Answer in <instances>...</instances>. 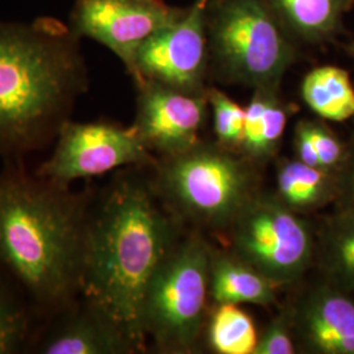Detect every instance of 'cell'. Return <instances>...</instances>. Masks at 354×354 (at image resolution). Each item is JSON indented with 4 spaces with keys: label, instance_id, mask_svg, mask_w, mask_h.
Returning <instances> with one entry per match:
<instances>
[{
    "label": "cell",
    "instance_id": "1",
    "mask_svg": "<svg viewBox=\"0 0 354 354\" xmlns=\"http://www.w3.org/2000/svg\"><path fill=\"white\" fill-rule=\"evenodd\" d=\"M178 241V219L150 177L125 172L89 206L80 295L99 307L133 342L147 349L142 304L152 276Z\"/></svg>",
    "mask_w": 354,
    "mask_h": 354
},
{
    "label": "cell",
    "instance_id": "2",
    "mask_svg": "<svg viewBox=\"0 0 354 354\" xmlns=\"http://www.w3.org/2000/svg\"><path fill=\"white\" fill-rule=\"evenodd\" d=\"M96 189L61 187L21 160L0 171V273L39 320L80 295L89 206Z\"/></svg>",
    "mask_w": 354,
    "mask_h": 354
},
{
    "label": "cell",
    "instance_id": "3",
    "mask_svg": "<svg viewBox=\"0 0 354 354\" xmlns=\"http://www.w3.org/2000/svg\"><path fill=\"white\" fill-rule=\"evenodd\" d=\"M88 88L79 37L59 20L0 23V158L24 160L54 142Z\"/></svg>",
    "mask_w": 354,
    "mask_h": 354
},
{
    "label": "cell",
    "instance_id": "4",
    "mask_svg": "<svg viewBox=\"0 0 354 354\" xmlns=\"http://www.w3.org/2000/svg\"><path fill=\"white\" fill-rule=\"evenodd\" d=\"M252 163L219 145L200 142L188 151L158 158L150 180L178 221L228 228L259 196Z\"/></svg>",
    "mask_w": 354,
    "mask_h": 354
},
{
    "label": "cell",
    "instance_id": "5",
    "mask_svg": "<svg viewBox=\"0 0 354 354\" xmlns=\"http://www.w3.org/2000/svg\"><path fill=\"white\" fill-rule=\"evenodd\" d=\"M210 245L193 235L178 241L149 283L142 304L146 342L162 353H187L207 317Z\"/></svg>",
    "mask_w": 354,
    "mask_h": 354
},
{
    "label": "cell",
    "instance_id": "6",
    "mask_svg": "<svg viewBox=\"0 0 354 354\" xmlns=\"http://www.w3.org/2000/svg\"><path fill=\"white\" fill-rule=\"evenodd\" d=\"M210 49L223 75L253 88H279L295 51L266 0H222L207 17Z\"/></svg>",
    "mask_w": 354,
    "mask_h": 354
},
{
    "label": "cell",
    "instance_id": "7",
    "mask_svg": "<svg viewBox=\"0 0 354 354\" xmlns=\"http://www.w3.org/2000/svg\"><path fill=\"white\" fill-rule=\"evenodd\" d=\"M228 230L232 253L276 286L298 281L315 259L308 222L276 197L253 198Z\"/></svg>",
    "mask_w": 354,
    "mask_h": 354
},
{
    "label": "cell",
    "instance_id": "8",
    "mask_svg": "<svg viewBox=\"0 0 354 354\" xmlns=\"http://www.w3.org/2000/svg\"><path fill=\"white\" fill-rule=\"evenodd\" d=\"M156 160L133 125L67 120L58 131L50 158L35 174L57 185L71 187L77 180H89L122 167L151 168Z\"/></svg>",
    "mask_w": 354,
    "mask_h": 354
},
{
    "label": "cell",
    "instance_id": "9",
    "mask_svg": "<svg viewBox=\"0 0 354 354\" xmlns=\"http://www.w3.org/2000/svg\"><path fill=\"white\" fill-rule=\"evenodd\" d=\"M207 0H198L175 21L140 46L131 77L138 84L151 80L190 93H205L207 66Z\"/></svg>",
    "mask_w": 354,
    "mask_h": 354
},
{
    "label": "cell",
    "instance_id": "10",
    "mask_svg": "<svg viewBox=\"0 0 354 354\" xmlns=\"http://www.w3.org/2000/svg\"><path fill=\"white\" fill-rule=\"evenodd\" d=\"M184 12L163 0H76L70 28L113 51L131 76L142 44Z\"/></svg>",
    "mask_w": 354,
    "mask_h": 354
},
{
    "label": "cell",
    "instance_id": "11",
    "mask_svg": "<svg viewBox=\"0 0 354 354\" xmlns=\"http://www.w3.org/2000/svg\"><path fill=\"white\" fill-rule=\"evenodd\" d=\"M136 87L133 127L155 156H174L200 143L207 115L206 92L190 93L151 80H142Z\"/></svg>",
    "mask_w": 354,
    "mask_h": 354
},
{
    "label": "cell",
    "instance_id": "12",
    "mask_svg": "<svg viewBox=\"0 0 354 354\" xmlns=\"http://www.w3.org/2000/svg\"><path fill=\"white\" fill-rule=\"evenodd\" d=\"M26 353H138L127 335L83 295L39 320Z\"/></svg>",
    "mask_w": 354,
    "mask_h": 354
},
{
    "label": "cell",
    "instance_id": "13",
    "mask_svg": "<svg viewBox=\"0 0 354 354\" xmlns=\"http://www.w3.org/2000/svg\"><path fill=\"white\" fill-rule=\"evenodd\" d=\"M292 330L306 352L354 354V299L323 279L290 308Z\"/></svg>",
    "mask_w": 354,
    "mask_h": 354
},
{
    "label": "cell",
    "instance_id": "14",
    "mask_svg": "<svg viewBox=\"0 0 354 354\" xmlns=\"http://www.w3.org/2000/svg\"><path fill=\"white\" fill-rule=\"evenodd\" d=\"M276 288L236 254L210 247L209 292L215 304L270 306L277 302Z\"/></svg>",
    "mask_w": 354,
    "mask_h": 354
},
{
    "label": "cell",
    "instance_id": "15",
    "mask_svg": "<svg viewBox=\"0 0 354 354\" xmlns=\"http://www.w3.org/2000/svg\"><path fill=\"white\" fill-rule=\"evenodd\" d=\"M339 171L283 159L277 171L276 198L298 214H308L337 200Z\"/></svg>",
    "mask_w": 354,
    "mask_h": 354
},
{
    "label": "cell",
    "instance_id": "16",
    "mask_svg": "<svg viewBox=\"0 0 354 354\" xmlns=\"http://www.w3.org/2000/svg\"><path fill=\"white\" fill-rule=\"evenodd\" d=\"M245 109L239 151L251 162H266L276 155L286 130L289 113L277 88H256Z\"/></svg>",
    "mask_w": 354,
    "mask_h": 354
},
{
    "label": "cell",
    "instance_id": "17",
    "mask_svg": "<svg viewBox=\"0 0 354 354\" xmlns=\"http://www.w3.org/2000/svg\"><path fill=\"white\" fill-rule=\"evenodd\" d=\"M323 279L354 292V214L339 209L319 230L317 253Z\"/></svg>",
    "mask_w": 354,
    "mask_h": 354
},
{
    "label": "cell",
    "instance_id": "18",
    "mask_svg": "<svg viewBox=\"0 0 354 354\" xmlns=\"http://www.w3.org/2000/svg\"><path fill=\"white\" fill-rule=\"evenodd\" d=\"M285 29L308 42L336 33L351 0H266Z\"/></svg>",
    "mask_w": 354,
    "mask_h": 354
},
{
    "label": "cell",
    "instance_id": "19",
    "mask_svg": "<svg viewBox=\"0 0 354 354\" xmlns=\"http://www.w3.org/2000/svg\"><path fill=\"white\" fill-rule=\"evenodd\" d=\"M308 108L320 118L342 122L354 117V87L349 74L336 66H322L304 76L301 87Z\"/></svg>",
    "mask_w": 354,
    "mask_h": 354
},
{
    "label": "cell",
    "instance_id": "20",
    "mask_svg": "<svg viewBox=\"0 0 354 354\" xmlns=\"http://www.w3.org/2000/svg\"><path fill=\"white\" fill-rule=\"evenodd\" d=\"M36 326L24 295L0 273V354L26 353Z\"/></svg>",
    "mask_w": 354,
    "mask_h": 354
},
{
    "label": "cell",
    "instance_id": "21",
    "mask_svg": "<svg viewBox=\"0 0 354 354\" xmlns=\"http://www.w3.org/2000/svg\"><path fill=\"white\" fill-rule=\"evenodd\" d=\"M257 330L239 304H216L207 322V342L215 353L253 354Z\"/></svg>",
    "mask_w": 354,
    "mask_h": 354
},
{
    "label": "cell",
    "instance_id": "22",
    "mask_svg": "<svg viewBox=\"0 0 354 354\" xmlns=\"http://www.w3.org/2000/svg\"><path fill=\"white\" fill-rule=\"evenodd\" d=\"M206 96L213 108L218 145L231 151L239 150L244 131L245 109L219 89H207Z\"/></svg>",
    "mask_w": 354,
    "mask_h": 354
},
{
    "label": "cell",
    "instance_id": "23",
    "mask_svg": "<svg viewBox=\"0 0 354 354\" xmlns=\"http://www.w3.org/2000/svg\"><path fill=\"white\" fill-rule=\"evenodd\" d=\"M294 339L291 311L288 308L273 317L259 335L253 354H294L297 352Z\"/></svg>",
    "mask_w": 354,
    "mask_h": 354
},
{
    "label": "cell",
    "instance_id": "24",
    "mask_svg": "<svg viewBox=\"0 0 354 354\" xmlns=\"http://www.w3.org/2000/svg\"><path fill=\"white\" fill-rule=\"evenodd\" d=\"M306 124L320 167L329 171H339L348 155V149L344 146L342 140L320 121L306 120Z\"/></svg>",
    "mask_w": 354,
    "mask_h": 354
},
{
    "label": "cell",
    "instance_id": "25",
    "mask_svg": "<svg viewBox=\"0 0 354 354\" xmlns=\"http://www.w3.org/2000/svg\"><path fill=\"white\" fill-rule=\"evenodd\" d=\"M339 209L354 214V146L348 150L346 159L339 169Z\"/></svg>",
    "mask_w": 354,
    "mask_h": 354
},
{
    "label": "cell",
    "instance_id": "26",
    "mask_svg": "<svg viewBox=\"0 0 354 354\" xmlns=\"http://www.w3.org/2000/svg\"><path fill=\"white\" fill-rule=\"evenodd\" d=\"M352 55H353V58H354V49H353V50H352Z\"/></svg>",
    "mask_w": 354,
    "mask_h": 354
}]
</instances>
